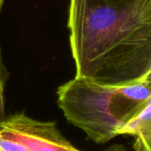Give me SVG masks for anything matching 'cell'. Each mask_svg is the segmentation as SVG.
<instances>
[{
  "label": "cell",
  "mask_w": 151,
  "mask_h": 151,
  "mask_svg": "<svg viewBox=\"0 0 151 151\" xmlns=\"http://www.w3.org/2000/svg\"><path fill=\"white\" fill-rule=\"evenodd\" d=\"M9 76H10V73L4 64L2 50L0 48V121L4 119L6 117L4 88H5L6 82L9 79Z\"/></svg>",
  "instance_id": "5b68a950"
},
{
  "label": "cell",
  "mask_w": 151,
  "mask_h": 151,
  "mask_svg": "<svg viewBox=\"0 0 151 151\" xmlns=\"http://www.w3.org/2000/svg\"><path fill=\"white\" fill-rule=\"evenodd\" d=\"M4 2V0H0V12H1V11H2V9H3Z\"/></svg>",
  "instance_id": "ba28073f"
},
{
  "label": "cell",
  "mask_w": 151,
  "mask_h": 151,
  "mask_svg": "<svg viewBox=\"0 0 151 151\" xmlns=\"http://www.w3.org/2000/svg\"><path fill=\"white\" fill-rule=\"evenodd\" d=\"M129 134L151 147V104L145 106L119 130V135Z\"/></svg>",
  "instance_id": "277c9868"
},
{
  "label": "cell",
  "mask_w": 151,
  "mask_h": 151,
  "mask_svg": "<svg viewBox=\"0 0 151 151\" xmlns=\"http://www.w3.org/2000/svg\"><path fill=\"white\" fill-rule=\"evenodd\" d=\"M134 151H151V147L147 146L142 141L135 139L134 144Z\"/></svg>",
  "instance_id": "8992f818"
},
{
  "label": "cell",
  "mask_w": 151,
  "mask_h": 151,
  "mask_svg": "<svg viewBox=\"0 0 151 151\" xmlns=\"http://www.w3.org/2000/svg\"><path fill=\"white\" fill-rule=\"evenodd\" d=\"M58 105L65 118L86 134L104 144L151 104V76L126 86H105L74 77L58 87Z\"/></svg>",
  "instance_id": "7a4b0ae2"
},
{
  "label": "cell",
  "mask_w": 151,
  "mask_h": 151,
  "mask_svg": "<svg viewBox=\"0 0 151 151\" xmlns=\"http://www.w3.org/2000/svg\"><path fill=\"white\" fill-rule=\"evenodd\" d=\"M75 77L126 86L151 76V0H70Z\"/></svg>",
  "instance_id": "6da1fadb"
},
{
  "label": "cell",
  "mask_w": 151,
  "mask_h": 151,
  "mask_svg": "<svg viewBox=\"0 0 151 151\" xmlns=\"http://www.w3.org/2000/svg\"><path fill=\"white\" fill-rule=\"evenodd\" d=\"M103 151H127V149L125 146H123L121 144H114Z\"/></svg>",
  "instance_id": "52a82bcc"
},
{
  "label": "cell",
  "mask_w": 151,
  "mask_h": 151,
  "mask_svg": "<svg viewBox=\"0 0 151 151\" xmlns=\"http://www.w3.org/2000/svg\"><path fill=\"white\" fill-rule=\"evenodd\" d=\"M0 151H81L59 131L55 121L18 112L0 121Z\"/></svg>",
  "instance_id": "3957f363"
}]
</instances>
